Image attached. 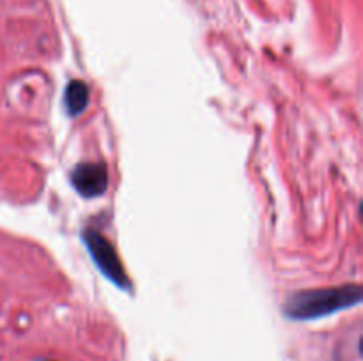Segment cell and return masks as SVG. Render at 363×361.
Listing matches in <instances>:
<instances>
[{
  "mask_svg": "<svg viewBox=\"0 0 363 361\" xmlns=\"http://www.w3.org/2000/svg\"><path fill=\"white\" fill-rule=\"evenodd\" d=\"M89 87L82 80H71L64 91V106L69 117H77L87 108Z\"/></svg>",
  "mask_w": 363,
  "mask_h": 361,
  "instance_id": "cell-4",
  "label": "cell"
},
{
  "mask_svg": "<svg viewBox=\"0 0 363 361\" xmlns=\"http://www.w3.org/2000/svg\"><path fill=\"white\" fill-rule=\"evenodd\" d=\"M82 239H84L89 255L94 260V264L98 265L99 271L105 275V278H108L119 289L131 290L130 280H128L126 271H124L123 262L119 260L112 244L94 229H84Z\"/></svg>",
  "mask_w": 363,
  "mask_h": 361,
  "instance_id": "cell-2",
  "label": "cell"
},
{
  "mask_svg": "<svg viewBox=\"0 0 363 361\" xmlns=\"http://www.w3.org/2000/svg\"><path fill=\"white\" fill-rule=\"evenodd\" d=\"M71 184L82 197H99L108 188V170L101 163H82L71 172Z\"/></svg>",
  "mask_w": 363,
  "mask_h": 361,
  "instance_id": "cell-3",
  "label": "cell"
},
{
  "mask_svg": "<svg viewBox=\"0 0 363 361\" xmlns=\"http://www.w3.org/2000/svg\"><path fill=\"white\" fill-rule=\"evenodd\" d=\"M362 301V290L358 285L332 287V289L305 290L291 296L286 303V314L294 321H314L328 317L335 311L357 306Z\"/></svg>",
  "mask_w": 363,
  "mask_h": 361,
  "instance_id": "cell-1",
  "label": "cell"
}]
</instances>
